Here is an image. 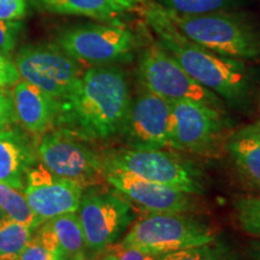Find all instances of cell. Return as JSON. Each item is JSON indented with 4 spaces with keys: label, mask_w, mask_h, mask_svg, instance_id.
<instances>
[{
    "label": "cell",
    "mask_w": 260,
    "mask_h": 260,
    "mask_svg": "<svg viewBox=\"0 0 260 260\" xmlns=\"http://www.w3.org/2000/svg\"><path fill=\"white\" fill-rule=\"evenodd\" d=\"M132 96L126 74L115 65L90 68L59 103L56 124L83 140L121 134Z\"/></svg>",
    "instance_id": "cell-1"
},
{
    "label": "cell",
    "mask_w": 260,
    "mask_h": 260,
    "mask_svg": "<svg viewBox=\"0 0 260 260\" xmlns=\"http://www.w3.org/2000/svg\"><path fill=\"white\" fill-rule=\"evenodd\" d=\"M144 16L157 35L158 44L197 82L230 105H246L253 89V79L242 60L220 56L189 40L178 30L158 3H147Z\"/></svg>",
    "instance_id": "cell-2"
},
{
    "label": "cell",
    "mask_w": 260,
    "mask_h": 260,
    "mask_svg": "<svg viewBox=\"0 0 260 260\" xmlns=\"http://www.w3.org/2000/svg\"><path fill=\"white\" fill-rule=\"evenodd\" d=\"M165 11L184 37L214 53L240 60L260 56V39L242 16L229 11L195 16Z\"/></svg>",
    "instance_id": "cell-3"
},
{
    "label": "cell",
    "mask_w": 260,
    "mask_h": 260,
    "mask_svg": "<svg viewBox=\"0 0 260 260\" xmlns=\"http://www.w3.org/2000/svg\"><path fill=\"white\" fill-rule=\"evenodd\" d=\"M102 162L104 172H125L193 195L205 191L203 172L193 162L162 149L110 151L102 157Z\"/></svg>",
    "instance_id": "cell-4"
},
{
    "label": "cell",
    "mask_w": 260,
    "mask_h": 260,
    "mask_svg": "<svg viewBox=\"0 0 260 260\" xmlns=\"http://www.w3.org/2000/svg\"><path fill=\"white\" fill-rule=\"evenodd\" d=\"M56 44L77 61L109 65L126 63L134 57L136 38L121 21L87 23L61 30Z\"/></svg>",
    "instance_id": "cell-5"
},
{
    "label": "cell",
    "mask_w": 260,
    "mask_h": 260,
    "mask_svg": "<svg viewBox=\"0 0 260 260\" xmlns=\"http://www.w3.org/2000/svg\"><path fill=\"white\" fill-rule=\"evenodd\" d=\"M216 237L212 228L190 216L152 213L133 225L119 246L165 255L211 242Z\"/></svg>",
    "instance_id": "cell-6"
},
{
    "label": "cell",
    "mask_w": 260,
    "mask_h": 260,
    "mask_svg": "<svg viewBox=\"0 0 260 260\" xmlns=\"http://www.w3.org/2000/svg\"><path fill=\"white\" fill-rule=\"evenodd\" d=\"M138 76L145 89L167 100H191L222 109L223 100L197 82L160 45H148L139 57Z\"/></svg>",
    "instance_id": "cell-7"
},
{
    "label": "cell",
    "mask_w": 260,
    "mask_h": 260,
    "mask_svg": "<svg viewBox=\"0 0 260 260\" xmlns=\"http://www.w3.org/2000/svg\"><path fill=\"white\" fill-rule=\"evenodd\" d=\"M87 252H105L128 229L135 218L134 210L119 191H93L82 194L77 210Z\"/></svg>",
    "instance_id": "cell-8"
},
{
    "label": "cell",
    "mask_w": 260,
    "mask_h": 260,
    "mask_svg": "<svg viewBox=\"0 0 260 260\" xmlns=\"http://www.w3.org/2000/svg\"><path fill=\"white\" fill-rule=\"evenodd\" d=\"M19 77L63 102L80 80L79 61L58 45H27L16 56Z\"/></svg>",
    "instance_id": "cell-9"
},
{
    "label": "cell",
    "mask_w": 260,
    "mask_h": 260,
    "mask_svg": "<svg viewBox=\"0 0 260 260\" xmlns=\"http://www.w3.org/2000/svg\"><path fill=\"white\" fill-rule=\"evenodd\" d=\"M84 141L64 128L52 130L42 136L38 147L39 157L54 175L79 182L84 187L104 177L102 157Z\"/></svg>",
    "instance_id": "cell-10"
},
{
    "label": "cell",
    "mask_w": 260,
    "mask_h": 260,
    "mask_svg": "<svg viewBox=\"0 0 260 260\" xmlns=\"http://www.w3.org/2000/svg\"><path fill=\"white\" fill-rule=\"evenodd\" d=\"M172 112L169 100L145 89L132 99L121 135L133 149L170 147Z\"/></svg>",
    "instance_id": "cell-11"
},
{
    "label": "cell",
    "mask_w": 260,
    "mask_h": 260,
    "mask_svg": "<svg viewBox=\"0 0 260 260\" xmlns=\"http://www.w3.org/2000/svg\"><path fill=\"white\" fill-rule=\"evenodd\" d=\"M172 112L170 147L204 153L212 148L224 129L219 109L191 100H169Z\"/></svg>",
    "instance_id": "cell-12"
},
{
    "label": "cell",
    "mask_w": 260,
    "mask_h": 260,
    "mask_svg": "<svg viewBox=\"0 0 260 260\" xmlns=\"http://www.w3.org/2000/svg\"><path fill=\"white\" fill-rule=\"evenodd\" d=\"M23 194L35 214L47 220L77 212L83 187L79 182L57 176L41 162L28 170Z\"/></svg>",
    "instance_id": "cell-13"
},
{
    "label": "cell",
    "mask_w": 260,
    "mask_h": 260,
    "mask_svg": "<svg viewBox=\"0 0 260 260\" xmlns=\"http://www.w3.org/2000/svg\"><path fill=\"white\" fill-rule=\"evenodd\" d=\"M104 177L123 197L151 213H186L195 209L189 193L125 172L107 171Z\"/></svg>",
    "instance_id": "cell-14"
},
{
    "label": "cell",
    "mask_w": 260,
    "mask_h": 260,
    "mask_svg": "<svg viewBox=\"0 0 260 260\" xmlns=\"http://www.w3.org/2000/svg\"><path fill=\"white\" fill-rule=\"evenodd\" d=\"M11 98L16 119L30 134H44L56 124L59 102L39 87L27 81H18L15 83Z\"/></svg>",
    "instance_id": "cell-15"
},
{
    "label": "cell",
    "mask_w": 260,
    "mask_h": 260,
    "mask_svg": "<svg viewBox=\"0 0 260 260\" xmlns=\"http://www.w3.org/2000/svg\"><path fill=\"white\" fill-rule=\"evenodd\" d=\"M34 162L27 136L15 129L0 130V183L23 191L25 175Z\"/></svg>",
    "instance_id": "cell-16"
},
{
    "label": "cell",
    "mask_w": 260,
    "mask_h": 260,
    "mask_svg": "<svg viewBox=\"0 0 260 260\" xmlns=\"http://www.w3.org/2000/svg\"><path fill=\"white\" fill-rule=\"evenodd\" d=\"M30 3L44 12L86 16L105 22H118L126 11L116 0H30Z\"/></svg>",
    "instance_id": "cell-17"
},
{
    "label": "cell",
    "mask_w": 260,
    "mask_h": 260,
    "mask_svg": "<svg viewBox=\"0 0 260 260\" xmlns=\"http://www.w3.org/2000/svg\"><path fill=\"white\" fill-rule=\"evenodd\" d=\"M56 237L60 260H86V240L77 212L64 213L47 219Z\"/></svg>",
    "instance_id": "cell-18"
},
{
    "label": "cell",
    "mask_w": 260,
    "mask_h": 260,
    "mask_svg": "<svg viewBox=\"0 0 260 260\" xmlns=\"http://www.w3.org/2000/svg\"><path fill=\"white\" fill-rule=\"evenodd\" d=\"M226 149L237 171L246 178V181L260 188L259 140L239 130L229 139Z\"/></svg>",
    "instance_id": "cell-19"
},
{
    "label": "cell",
    "mask_w": 260,
    "mask_h": 260,
    "mask_svg": "<svg viewBox=\"0 0 260 260\" xmlns=\"http://www.w3.org/2000/svg\"><path fill=\"white\" fill-rule=\"evenodd\" d=\"M0 207L10 218L31 228L32 230H37L45 222L31 210L21 190L4 183H0Z\"/></svg>",
    "instance_id": "cell-20"
},
{
    "label": "cell",
    "mask_w": 260,
    "mask_h": 260,
    "mask_svg": "<svg viewBox=\"0 0 260 260\" xmlns=\"http://www.w3.org/2000/svg\"><path fill=\"white\" fill-rule=\"evenodd\" d=\"M34 230L5 216L0 220V255L18 258L30 241Z\"/></svg>",
    "instance_id": "cell-21"
},
{
    "label": "cell",
    "mask_w": 260,
    "mask_h": 260,
    "mask_svg": "<svg viewBox=\"0 0 260 260\" xmlns=\"http://www.w3.org/2000/svg\"><path fill=\"white\" fill-rule=\"evenodd\" d=\"M161 260H239L230 245L216 239L204 245L168 253Z\"/></svg>",
    "instance_id": "cell-22"
},
{
    "label": "cell",
    "mask_w": 260,
    "mask_h": 260,
    "mask_svg": "<svg viewBox=\"0 0 260 260\" xmlns=\"http://www.w3.org/2000/svg\"><path fill=\"white\" fill-rule=\"evenodd\" d=\"M157 3L168 11L186 16L228 11L235 5V0H157Z\"/></svg>",
    "instance_id": "cell-23"
},
{
    "label": "cell",
    "mask_w": 260,
    "mask_h": 260,
    "mask_svg": "<svg viewBox=\"0 0 260 260\" xmlns=\"http://www.w3.org/2000/svg\"><path fill=\"white\" fill-rule=\"evenodd\" d=\"M234 206L240 229L248 235L260 237V195L240 198Z\"/></svg>",
    "instance_id": "cell-24"
},
{
    "label": "cell",
    "mask_w": 260,
    "mask_h": 260,
    "mask_svg": "<svg viewBox=\"0 0 260 260\" xmlns=\"http://www.w3.org/2000/svg\"><path fill=\"white\" fill-rule=\"evenodd\" d=\"M23 24L18 21H2L0 19V53L8 54L14 50L19 31Z\"/></svg>",
    "instance_id": "cell-25"
},
{
    "label": "cell",
    "mask_w": 260,
    "mask_h": 260,
    "mask_svg": "<svg viewBox=\"0 0 260 260\" xmlns=\"http://www.w3.org/2000/svg\"><path fill=\"white\" fill-rule=\"evenodd\" d=\"M17 260H60L58 255L50 251L37 236L32 235L30 241L18 255Z\"/></svg>",
    "instance_id": "cell-26"
},
{
    "label": "cell",
    "mask_w": 260,
    "mask_h": 260,
    "mask_svg": "<svg viewBox=\"0 0 260 260\" xmlns=\"http://www.w3.org/2000/svg\"><path fill=\"white\" fill-rule=\"evenodd\" d=\"M113 260H161L164 254L144 251L135 247L117 246L111 249Z\"/></svg>",
    "instance_id": "cell-27"
},
{
    "label": "cell",
    "mask_w": 260,
    "mask_h": 260,
    "mask_svg": "<svg viewBox=\"0 0 260 260\" xmlns=\"http://www.w3.org/2000/svg\"><path fill=\"white\" fill-rule=\"evenodd\" d=\"M27 12V0H0V19L18 21Z\"/></svg>",
    "instance_id": "cell-28"
},
{
    "label": "cell",
    "mask_w": 260,
    "mask_h": 260,
    "mask_svg": "<svg viewBox=\"0 0 260 260\" xmlns=\"http://www.w3.org/2000/svg\"><path fill=\"white\" fill-rule=\"evenodd\" d=\"M19 79V73L15 61L9 59L8 56L0 53V86H12L17 83Z\"/></svg>",
    "instance_id": "cell-29"
},
{
    "label": "cell",
    "mask_w": 260,
    "mask_h": 260,
    "mask_svg": "<svg viewBox=\"0 0 260 260\" xmlns=\"http://www.w3.org/2000/svg\"><path fill=\"white\" fill-rule=\"evenodd\" d=\"M16 121L12 98L9 94L0 92V130L8 129Z\"/></svg>",
    "instance_id": "cell-30"
},
{
    "label": "cell",
    "mask_w": 260,
    "mask_h": 260,
    "mask_svg": "<svg viewBox=\"0 0 260 260\" xmlns=\"http://www.w3.org/2000/svg\"><path fill=\"white\" fill-rule=\"evenodd\" d=\"M241 132L253 136V138L258 139L260 141V122H256V123H254V124L246 126V128L241 129Z\"/></svg>",
    "instance_id": "cell-31"
},
{
    "label": "cell",
    "mask_w": 260,
    "mask_h": 260,
    "mask_svg": "<svg viewBox=\"0 0 260 260\" xmlns=\"http://www.w3.org/2000/svg\"><path fill=\"white\" fill-rule=\"evenodd\" d=\"M116 2L119 3L122 6H124L126 10H129V9L134 8L136 4H139L141 0H116Z\"/></svg>",
    "instance_id": "cell-32"
},
{
    "label": "cell",
    "mask_w": 260,
    "mask_h": 260,
    "mask_svg": "<svg viewBox=\"0 0 260 260\" xmlns=\"http://www.w3.org/2000/svg\"><path fill=\"white\" fill-rule=\"evenodd\" d=\"M251 255L252 260H260V241L253 245Z\"/></svg>",
    "instance_id": "cell-33"
},
{
    "label": "cell",
    "mask_w": 260,
    "mask_h": 260,
    "mask_svg": "<svg viewBox=\"0 0 260 260\" xmlns=\"http://www.w3.org/2000/svg\"><path fill=\"white\" fill-rule=\"evenodd\" d=\"M90 260H113V254H112L111 251H109L107 254L100 256V258H94V259H90Z\"/></svg>",
    "instance_id": "cell-34"
},
{
    "label": "cell",
    "mask_w": 260,
    "mask_h": 260,
    "mask_svg": "<svg viewBox=\"0 0 260 260\" xmlns=\"http://www.w3.org/2000/svg\"><path fill=\"white\" fill-rule=\"evenodd\" d=\"M18 258H14V256H5V255H0V260H17Z\"/></svg>",
    "instance_id": "cell-35"
},
{
    "label": "cell",
    "mask_w": 260,
    "mask_h": 260,
    "mask_svg": "<svg viewBox=\"0 0 260 260\" xmlns=\"http://www.w3.org/2000/svg\"><path fill=\"white\" fill-rule=\"evenodd\" d=\"M6 216V214H5V212H4V211H3V209H2V207H0V220H2L3 218H4V217Z\"/></svg>",
    "instance_id": "cell-36"
}]
</instances>
